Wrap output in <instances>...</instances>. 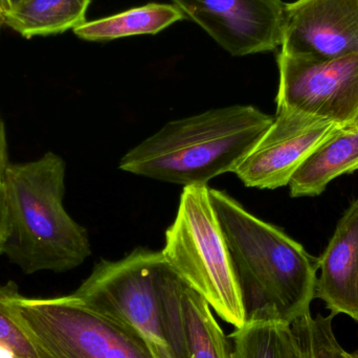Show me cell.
Masks as SVG:
<instances>
[{
  "label": "cell",
  "instance_id": "23",
  "mask_svg": "<svg viewBox=\"0 0 358 358\" xmlns=\"http://www.w3.org/2000/svg\"><path fill=\"white\" fill-rule=\"evenodd\" d=\"M10 1V6H13V4L17 3V2L20 1V0H8Z\"/></svg>",
  "mask_w": 358,
  "mask_h": 358
},
{
  "label": "cell",
  "instance_id": "20",
  "mask_svg": "<svg viewBox=\"0 0 358 358\" xmlns=\"http://www.w3.org/2000/svg\"><path fill=\"white\" fill-rule=\"evenodd\" d=\"M10 165L8 159V144H6V131L3 124L0 120V182H3L6 168Z\"/></svg>",
  "mask_w": 358,
  "mask_h": 358
},
{
  "label": "cell",
  "instance_id": "1",
  "mask_svg": "<svg viewBox=\"0 0 358 358\" xmlns=\"http://www.w3.org/2000/svg\"><path fill=\"white\" fill-rule=\"evenodd\" d=\"M210 196L239 286L245 322L277 317L292 324L311 311L317 259L225 192L210 189Z\"/></svg>",
  "mask_w": 358,
  "mask_h": 358
},
{
  "label": "cell",
  "instance_id": "15",
  "mask_svg": "<svg viewBox=\"0 0 358 358\" xmlns=\"http://www.w3.org/2000/svg\"><path fill=\"white\" fill-rule=\"evenodd\" d=\"M180 322L187 358H233V347L206 300L185 282Z\"/></svg>",
  "mask_w": 358,
  "mask_h": 358
},
{
  "label": "cell",
  "instance_id": "17",
  "mask_svg": "<svg viewBox=\"0 0 358 358\" xmlns=\"http://www.w3.org/2000/svg\"><path fill=\"white\" fill-rule=\"evenodd\" d=\"M334 315L328 317L311 311L292 322L296 358H344L334 331Z\"/></svg>",
  "mask_w": 358,
  "mask_h": 358
},
{
  "label": "cell",
  "instance_id": "13",
  "mask_svg": "<svg viewBox=\"0 0 358 358\" xmlns=\"http://www.w3.org/2000/svg\"><path fill=\"white\" fill-rule=\"evenodd\" d=\"M92 0H20L0 18V24L22 37L62 34L86 22Z\"/></svg>",
  "mask_w": 358,
  "mask_h": 358
},
{
  "label": "cell",
  "instance_id": "10",
  "mask_svg": "<svg viewBox=\"0 0 358 358\" xmlns=\"http://www.w3.org/2000/svg\"><path fill=\"white\" fill-rule=\"evenodd\" d=\"M280 52L317 60L358 54V0L285 3Z\"/></svg>",
  "mask_w": 358,
  "mask_h": 358
},
{
  "label": "cell",
  "instance_id": "22",
  "mask_svg": "<svg viewBox=\"0 0 358 358\" xmlns=\"http://www.w3.org/2000/svg\"><path fill=\"white\" fill-rule=\"evenodd\" d=\"M343 357H344V358H358V350L353 351V352H348V351L344 350V353H343Z\"/></svg>",
  "mask_w": 358,
  "mask_h": 358
},
{
  "label": "cell",
  "instance_id": "5",
  "mask_svg": "<svg viewBox=\"0 0 358 358\" xmlns=\"http://www.w3.org/2000/svg\"><path fill=\"white\" fill-rule=\"evenodd\" d=\"M162 254L222 321L235 328L245 324L241 294L208 185L183 187Z\"/></svg>",
  "mask_w": 358,
  "mask_h": 358
},
{
  "label": "cell",
  "instance_id": "3",
  "mask_svg": "<svg viewBox=\"0 0 358 358\" xmlns=\"http://www.w3.org/2000/svg\"><path fill=\"white\" fill-rule=\"evenodd\" d=\"M65 176V162L54 152L6 168L8 229L1 255L24 275L65 273L92 255L87 231L63 206Z\"/></svg>",
  "mask_w": 358,
  "mask_h": 358
},
{
  "label": "cell",
  "instance_id": "21",
  "mask_svg": "<svg viewBox=\"0 0 358 358\" xmlns=\"http://www.w3.org/2000/svg\"><path fill=\"white\" fill-rule=\"evenodd\" d=\"M10 3L8 0H0V18L10 10Z\"/></svg>",
  "mask_w": 358,
  "mask_h": 358
},
{
  "label": "cell",
  "instance_id": "19",
  "mask_svg": "<svg viewBox=\"0 0 358 358\" xmlns=\"http://www.w3.org/2000/svg\"><path fill=\"white\" fill-rule=\"evenodd\" d=\"M8 229V206H6V189L3 182H0V255Z\"/></svg>",
  "mask_w": 358,
  "mask_h": 358
},
{
  "label": "cell",
  "instance_id": "2",
  "mask_svg": "<svg viewBox=\"0 0 358 358\" xmlns=\"http://www.w3.org/2000/svg\"><path fill=\"white\" fill-rule=\"evenodd\" d=\"M273 121L252 105L174 120L128 151L120 169L183 187L206 185L221 174L234 173Z\"/></svg>",
  "mask_w": 358,
  "mask_h": 358
},
{
  "label": "cell",
  "instance_id": "12",
  "mask_svg": "<svg viewBox=\"0 0 358 358\" xmlns=\"http://www.w3.org/2000/svg\"><path fill=\"white\" fill-rule=\"evenodd\" d=\"M357 170L358 121L343 126L311 153L290 179V195H321L332 180Z\"/></svg>",
  "mask_w": 358,
  "mask_h": 358
},
{
  "label": "cell",
  "instance_id": "8",
  "mask_svg": "<svg viewBox=\"0 0 358 358\" xmlns=\"http://www.w3.org/2000/svg\"><path fill=\"white\" fill-rule=\"evenodd\" d=\"M343 126L296 109L280 107L268 129L234 173L248 187H285L311 153Z\"/></svg>",
  "mask_w": 358,
  "mask_h": 358
},
{
  "label": "cell",
  "instance_id": "11",
  "mask_svg": "<svg viewBox=\"0 0 358 358\" xmlns=\"http://www.w3.org/2000/svg\"><path fill=\"white\" fill-rule=\"evenodd\" d=\"M315 299L334 317L358 323V198L338 220L331 239L317 258Z\"/></svg>",
  "mask_w": 358,
  "mask_h": 358
},
{
  "label": "cell",
  "instance_id": "14",
  "mask_svg": "<svg viewBox=\"0 0 358 358\" xmlns=\"http://www.w3.org/2000/svg\"><path fill=\"white\" fill-rule=\"evenodd\" d=\"M187 18L176 4L148 3L125 12L88 21L73 29L76 36L87 41H111L138 35H155Z\"/></svg>",
  "mask_w": 358,
  "mask_h": 358
},
{
  "label": "cell",
  "instance_id": "7",
  "mask_svg": "<svg viewBox=\"0 0 358 358\" xmlns=\"http://www.w3.org/2000/svg\"><path fill=\"white\" fill-rule=\"evenodd\" d=\"M277 108L296 109L340 125L358 121V54L331 60L280 52Z\"/></svg>",
  "mask_w": 358,
  "mask_h": 358
},
{
  "label": "cell",
  "instance_id": "6",
  "mask_svg": "<svg viewBox=\"0 0 358 358\" xmlns=\"http://www.w3.org/2000/svg\"><path fill=\"white\" fill-rule=\"evenodd\" d=\"M15 319L50 358H153L128 328L71 296L10 302Z\"/></svg>",
  "mask_w": 358,
  "mask_h": 358
},
{
  "label": "cell",
  "instance_id": "18",
  "mask_svg": "<svg viewBox=\"0 0 358 358\" xmlns=\"http://www.w3.org/2000/svg\"><path fill=\"white\" fill-rule=\"evenodd\" d=\"M17 292L14 282L0 284V350L10 358H50L13 315L10 302Z\"/></svg>",
  "mask_w": 358,
  "mask_h": 358
},
{
  "label": "cell",
  "instance_id": "16",
  "mask_svg": "<svg viewBox=\"0 0 358 358\" xmlns=\"http://www.w3.org/2000/svg\"><path fill=\"white\" fill-rule=\"evenodd\" d=\"M229 338L233 358H296L292 324L277 317L245 322Z\"/></svg>",
  "mask_w": 358,
  "mask_h": 358
},
{
  "label": "cell",
  "instance_id": "4",
  "mask_svg": "<svg viewBox=\"0 0 358 358\" xmlns=\"http://www.w3.org/2000/svg\"><path fill=\"white\" fill-rule=\"evenodd\" d=\"M185 281L162 252L136 248L101 260L73 296L134 332L153 358H187L180 322Z\"/></svg>",
  "mask_w": 358,
  "mask_h": 358
},
{
  "label": "cell",
  "instance_id": "9",
  "mask_svg": "<svg viewBox=\"0 0 358 358\" xmlns=\"http://www.w3.org/2000/svg\"><path fill=\"white\" fill-rule=\"evenodd\" d=\"M234 57L281 46L285 3L282 0H172Z\"/></svg>",
  "mask_w": 358,
  "mask_h": 358
}]
</instances>
